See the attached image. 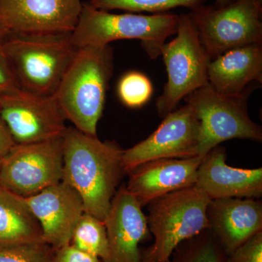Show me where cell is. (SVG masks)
I'll list each match as a JSON object with an SVG mask.
<instances>
[{
    "label": "cell",
    "mask_w": 262,
    "mask_h": 262,
    "mask_svg": "<svg viewBox=\"0 0 262 262\" xmlns=\"http://www.w3.org/2000/svg\"><path fill=\"white\" fill-rule=\"evenodd\" d=\"M124 150L115 141L67 127L63 135V177L80 194L84 212L104 222L124 176Z\"/></svg>",
    "instance_id": "obj_1"
},
{
    "label": "cell",
    "mask_w": 262,
    "mask_h": 262,
    "mask_svg": "<svg viewBox=\"0 0 262 262\" xmlns=\"http://www.w3.org/2000/svg\"><path fill=\"white\" fill-rule=\"evenodd\" d=\"M113 72L110 45L78 48L53 94L67 120L84 134L97 136Z\"/></svg>",
    "instance_id": "obj_2"
},
{
    "label": "cell",
    "mask_w": 262,
    "mask_h": 262,
    "mask_svg": "<svg viewBox=\"0 0 262 262\" xmlns=\"http://www.w3.org/2000/svg\"><path fill=\"white\" fill-rule=\"evenodd\" d=\"M71 33L10 32L5 53L20 89L47 96L55 94L78 51Z\"/></svg>",
    "instance_id": "obj_3"
},
{
    "label": "cell",
    "mask_w": 262,
    "mask_h": 262,
    "mask_svg": "<svg viewBox=\"0 0 262 262\" xmlns=\"http://www.w3.org/2000/svg\"><path fill=\"white\" fill-rule=\"evenodd\" d=\"M179 15L172 13L115 14L83 4L71 39L77 48L108 46L121 39H139L150 58L156 59L165 41L178 29Z\"/></svg>",
    "instance_id": "obj_4"
},
{
    "label": "cell",
    "mask_w": 262,
    "mask_h": 262,
    "mask_svg": "<svg viewBox=\"0 0 262 262\" xmlns=\"http://www.w3.org/2000/svg\"><path fill=\"white\" fill-rule=\"evenodd\" d=\"M210 201L194 185L149 203L146 220L154 243L142 254V262H170L179 245L209 228L207 208Z\"/></svg>",
    "instance_id": "obj_5"
},
{
    "label": "cell",
    "mask_w": 262,
    "mask_h": 262,
    "mask_svg": "<svg viewBox=\"0 0 262 262\" xmlns=\"http://www.w3.org/2000/svg\"><path fill=\"white\" fill-rule=\"evenodd\" d=\"M251 92L222 94L207 83L184 98L201 122L198 157L203 158L215 146L232 139L261 142V127L248 114V100Z\"/></svg>",
    "instance_id": "obj_6"
},
{
    "label": "cell",
    "mask_w": 262,
    "mask_h": 262,
    "mask_svg": "<svg viewBox=\"0 0 262 262\" xmlns=\"http://www.w3.org/2000/svg\"><path fill=\"white\" fill-rule=\"evenodd\" d=\"M177 36L160 51L168 80L157 99L160 117L173 112L182 99L208 83L211 58L201 42L198 31L188 14L179 15Z\"/></svg>",
    "instance_id": "obj_7"
},
{
    "label": "cell",
    "mask_w": 262,
    "mask_h": 262,
    "mask_svg": "<svg viewBox=\"0 0 262 262\" xmlns=\"http://www.w3.org/2000/svg\"><path fill=\"white\" fill-rule=\"evenodd\" d=\"M188 15L211 60L234 48L262 44V0L203 5Z\"/></svg>",
    "instance_id": "obj_8"
},
{
    "label": "cell",
    "mask_w": 262,
    "mask_h": 262,
    "mask_svg": "<svg viewBox=\"0 0 262 262\" xmlns=\"http://www.w3.org/2000/svg\"><path fill=\"white\" fill-rule=\"evenodd\" d=\"M63 177V136L15 144L0 164V187L26 198L56 185Z\"/></svg>",
    "instance_id": "obj_9"
},
{
    "label": "cell",
    "mask_w": 262,
    "mask_h": 262,
    "mask_svg": "<svg viewBox=\"0 0 262 262\" xmlns=\"http://www.w3.org/2000/svg\"><path fill=\"white\" fill-rule=\"evenodd\" d=\"M0 111L17 144L58 139L67 128V119L53 95L18 89L0 95Z\"/></svg>",
    "instance_id": "obj_10"
},
{
    "label": "cell",
    "mask_w": 262,
    "mask_h": 262,
    "mask_svg": "<svg viewBox=\"0 0 262 262\" xmlns=\"http://www.w3.org/2000/svg\"><path fill=\"white\" fill-rule=\"evenodd\" d=\"M201 136L199 119L192 106L186 103L164 117L149 137L124 150V170L128 174L139 165L155 160L198 157Z\"/></svg>",
    "instance_id": "obj_11"
},
{
    "label": "cell",
    "mask_w": 262,
    "mask_h": 262,
    "mask_svg": "<svg viewBox=\"0 0 262 262\" xmlns=\"http://www.w3.org/2000/svg\"><path fill=\"white\" fill-rule=\"evenodd\" d=\"M82 6L81 0H0V18L10 32L71 33Z\"/></svg>",
    "instance_id": "obj_12"
},
{
    "label": "cell",
    "mask_w": 262,
    "mask_h": 262,
    "mask_svg": "<svg viewBox=\"0 0 262 262\" xmlns=\"http://www.w3.org/2000/svg\"><path fill=\"white\" fill-rule=\"evenodd\" d=\"M37 219L45 242L55 250L70 244L72 233L84 213L78 192L61 182L24 198Z\"/></svg>",
    "instance_id": "obj_13"
},
{
    "label": "cell",
    "mask_w": 262,
    "mask_h": 262,
    "mask_svg": "<svg viewBox=\"0 0 262 262\" xmlns=\"http://www.w3.org/2000/svg\"><path fill=\"white\" fill-rule=\"evenodd\" d=\"M104 224L108 252L103 262H142L139 245L151 233L142 206L126 187L117 191Z\"/></svg>",
    "instance_id": "obj_14"
},
{
    "label": "cell",
    "mask_w": 262,
    "mask_h": 262,
    "mask_svg": "<svg viewBox=\"0 0 262 262\" xmlns=\"http://www.w3.org/2000/svg\"><path fill=\"white\" fill-rule=\"evenodd\" d=\"M203 158L159 159L139 165L127 174L126 189L141 206L169 193L195 185Z\"/></svg>",
    "instance_id": "obj_15"
},
{
    "label": "cell",
    "mask_w": 262,
    "mask_h": 262,
    "mask_svg": "<svg viewBox=\"0 0 262 262\" xmlns=\"http://www.w3.org/2000/svg\"><path fill=\"white\" fill-rule=\"evenodd\" d=\"M226 150L219 145L203 158L195 186L211 200L262 196V168H234L227 165Z\"/></svg>",
    "instance_id": "obj_16"
},
{
    "label": "cell",
    "mask_w": 262,
    "mask_h": 262,
    "mask_svg": "<svg viewBox=\"0 0 262 262\" xmlns=\"http://www.w3.org/2000/svg\"><path fill=\"white\" fill-rule=\"evenodd\" d=\"M207 218L208 229L228 255L262 231V202L251 198L211 200Z\"/></svg>",
    "instance_id": "obj_17"
},
{
    "label": "cell",
    "mask_w": 262,
    "mask_h": 262,
    "mask_svg": "<svg viewBox=\"0 0 262 262\" xmlns=\"http://www.w3.org/2000/svg\"><path fill=\"white\" fill-rule=\"evenodd\" d=\"M208 83L217 92L239 95L262 82V44L243 46L211 60Z\"/></svg>",
    "instance_id": "obj_18"
},
{
    "label": "cell",
    "mask_w": 262,
    "mask_h": 262,
    "mask_svg": "<svg viewBox=\"0 0 262 262\" xmlns=\"http://www.w3.org/2000/svg\"><path fill=\"white\" fill-rule=\"evenodd\" d=\"M42 242L40 225L24 198L0 187V250Z\"/></svg>",
    "instance_id": "obj_19"
},
{
    "label": "cell",
    "mask_w": 262,
    "mask_h": 262,
    "mask_svg": "<svg viewBox=\"0 0 262 262\" xmlns=\"http://www.w3.org/2000/svg\"><path fill=\"white\" fill-rule=\"evenodd\" d=\"M70 244L104 261L108 252L104 222L84 212L74 229Z\"/></svg>",
    "instance_id": "obj_20"
},
{
    "label": "cell",
    "mask_w": 262,
    "mask_h": 262,
    "mask_svg": "<svg viewBox=\"0 0 262 262\" xmlns=\"http://www.w3.org/2000/svg\"><path fill=\"white\" fill-rule=\"evenodd\" d=\"M226 260L227 253L208 229L179 245L170 262H226Z\"/></svg>",
    "instance_id": "obj_21"
},
{
    "label": "cell",
    "mask_w": 262,
    "mask_h": 262,
    "mask_svg": "<svg viewBox=\"0 0 262 262\" xmlns=\"http://www.w3.org/2000/svg\"><path fill=\"white\" fill-rule=\"evenodd\" d=\"M206 0H89V4L96 9L110 11L121 10L128 13L148 12L154 14L165 13L177 8L191 10L205 5Z\"/></svg>",
    "instance_id": "obj_22"
},
{
    "label": "cell",
    "mask_w": 262,
    "mask_h": 262,
    "mask_svg": "<svg viewBox=\"0 0 262 262\" xmlns=\"http://www.w3.org/2000/svg\"><path fill=\"white\" fill-rule=\"evenodd\" d=\"M117 94L122 104L130 108L142 107L153 94V86L147 76L138 71H129L120 77Z\"/></svg>",
    "instance_id": "obj_23"
},
{
    "label": "cell",
    "mask_w": 262,
    "mask_h": 262,
    "mask_svg": "<svg viewBox=\"0 0 262 262\" xmlns=\"http://www.w3.org/2000/svg\"><path fill=\"white\" fill-rule=\"evenodd\" d=\"M56 250L46 242L0 250V262H55Z\"/></svg>",
    "instance_id": "obj_24"
},
{
    "label": "cell",
    "mask_w": 262,
    "mask_h": 262,
    "mask_svg": "<svg viewBox=\"0 0 262 262\" xmlns=\"http://www.w3.org/2000/svg\"><path fill=\"white\" fill-rule=\"evenodd\" d=\"M10 32L9 29L0 18V95L20 89L15 80L5 53V42Z\"/></svg>",
    "instance_id": "obj_25"
},
{
    "label": "cell",
    "mask_w": 262,
    "mask_h": 262,
    "mask_svg": "<svg viewBox=\"0 0 262 262\" xmlns=\"http://www.w3.org/2000/svg\"><path fill=\"white\" fill-rule=\"evenodd\" d=\"M226 262H262V231L227 255Z\"/></svg>",
    "instance_id": "obj_26"
},
{
    "label": "cell",
    "mask_w": 262,
    "mask_h": 262,
    "mask_svg": "<svg viewBox=\"0 0 262 262\" xmlns=\"http://www.w3.org/2000/svg\"><path fill=\"white\" fill-rule=\"evenodd\" d=\"M55 262H102L99 258L67 245L56 250Z\"/></svg>",
    "instance_id": "obj_27"
},
{
    "label": "cell",
    "mask_w": 262,
    "mask_h": 262,
    "mask_svg": "<svg viewBox=\"0 0 262 262\" xmlns=\"http://www.w3.org/2000/svg\"><path fill=\"white\" fill-rule=\"evenodd\" d=\"M15 144L0 111V157L6 155Z\"/></svg>",
    "instance_id": "obj_28"
},
{
    "label": "cell",
    "mask_w": 262,
    "mask_h": 262,
    "mask_svg": "<svg viewBox=\"0 0 262 262\" xmlns=\"http://www.w3.org/2000/svg\"><path fill=\"white\" fill-rule=\"evenodd\" d=\"M232 0H215L214 5H225L227 3H230Z\"/></svg>",
    "instance_id": "obj_29"
},
{
    "label": "cell",
    "mask_w": 262,
    "mask_h": 262,
    "mask_svg": "<svg viewBox=\"0 0 262 262\" xmlns=\"http://www.w3.org/2000/svg\"><path fill=\"white\" fill-rule=\"evenodd\" d=\"M2 157H0V164H1Z\"/></svg>",
    "instance_id": "obj_30"
}]
</instances>
